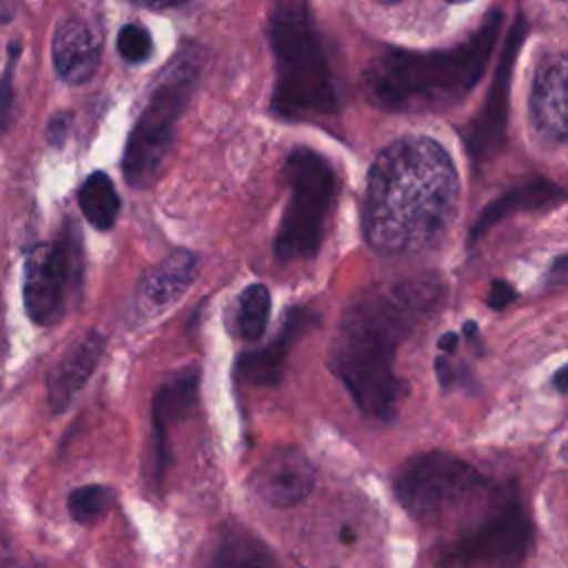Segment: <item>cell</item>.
Instances as JSON below:
<instances>
[{
  "label": "cell",
  "mask_w": 568,
  "mask_h": 568,
  "mask_svg": "<svg viewBox=\"0 0 568 568\" xmlns=\"http://www.w3.org/2000/svg\"><path fill=\"white\" fill-rule=\"evenodd\" d=\"M457 197V171L444 146L426 135L399 138L368 169L364 237L384 255L430 248L446 233Z\"/></svg>",
  "instance_id": "obj_1"
},
{
  "label": "cell",
  "mask_w": 568,
  "mask_h": 568,
  "mask_svg": "<svg viewBox=\"0 0 568 568\" xmlns=\"http://www.w3.org/2000/svg\"><path fill=\"white\" fill-rule=\"evenodd\" d=\"M437 277L402 280L359 295L344 313L331 344V368L357 404L377 422H390L406 393L395 355L408 333L439 304Z\"/></svg>",
  "instance_id": "obj_2"
},
{
  "label": "cell",
  "mask_w": 568,
  "mask_h": 568,
  "mask_svg": "<svg viewBox=\"0 0 568 568\" xmlns=\"http://www.w3.org/2000/svg\"><path fill=\"white\" fill-rule=\"evenodd\" d=\"M501 29V11L486 20L459 44L437 51L386 49L362 73L366 100L390 113L444 111L462 100L479 82Z\"/></svg>",
  "instance_id": "obj_3"
},
{
  "label": "cell",
  "mask_w": 568,
  "mask_h": 568,
  "mask_svg": "<svg viewBox=\"0 0 568 568\" xmlns=\"http://www.w3.org/2000/svg\"><path fill=\"white\" fill-rule=\"evenodd\" d=\"M268 42L275 58L271 109L286 120H322L337 111V89L304 0H273Z\"/></svg>",
  "instance_id": "obj_4"
},
{
  "label": "cell",
  "mask_w": 568,
  "mask_h": 568,
  "mask_svg": "<svg viewBox=\"0 0 568 568\" xmlns=\"http://www.w3.org/2000/svg\"><path fill=\"white\" fill-rule=\"evenodd\" d=\"M202 60L197 47H182L153 80L122 158L124 178L133 189H149L162 175L175 142V122L195 91Z\"/></svg>",
  "instance_id": "obj_5"
},
{
  "label": "cell",
  "mask_w": 568,
  "mask_h": 568,
  "mask_svg": "<svg viewBox=\"0 0 568 568\" xmlns=\"http://www.w3.org/2000/svg\"><path fill=\"white\" fill-rule=\"evenodd\" d=\"M393 488L404 510L424 524L464 515L493 493V486L477 468L442 450L408 457L399 466Z\"/></svg>",
  "instance_id": "obj_6"
},
{
  "label": "cell",
  "mask_w": 568,
  "mask_h": 568,
  "mask_svg": "<svg viewBox=\"0 0 568 568\" xmlns=\"http://www.w3.org/2000/svg\"><path fill=\"white\" fill-rule=\"evenodd\" d=\"M284 175L291 197L275 235V255L282 262L308 260L320 248L337 193V175L326 158L306 146H297L286 155Z\"/></svg>",
  "instance_id": "obj_7"
},
{
  "label": "cell",
  "mask_w": 568,
  "mask_h": 568,
  "mask_svg": "<svg viewBox=\"0 0 568 568\" xmlns=\"http://www.w3.org/2000/svg\"><path fill=\"white\" fill-rule=\"evenodd\" d=\"M532 537V524L517 499L493 506L475 526H468L435 550V568H484L519 559Z\"/></svg>",
  "instance_id": "obj_8"
},
{
  "label": "cell",
  "mask_w": 568,
  "mask_h": 568,
  "mask_svg": "<svg viewBox=\"0 0 568 568\" xmlns=\"http://www.w3.org/2000/svg\"><path fill=\"white\" fill-rule=\"evenodd\" d=\"M82 248L73 226L58 240L38 244L24 262V306L40 326L55 324L67 308V297L80 284Z\"/></svg>",
  "instance_id": "obj_9"
},
{
  "label": "cell",
  "mask_w": 568,
  "mask_h": 568,
  "mask_svg": "<svg viewBox=\"0 0 568 568\" xmlns=\"http://www.w3.org/2000/svg\"><path fill=\"white\" fill-rule=\"evenodd\" d=\"M251 490L273 508L302 504L315 486V468L304 450L280 446L262 457L248 477Z\"/></svg>",
  "instance_id": "obj_10"
},
{
  "label": "cell",
  "mask_w": 568,
  "mask_h": 568,
  "mask_svg": "<svg viewBox=\"0 0 568 568\" xmlns=\"http://www.w3.org/2000/svg\"><path fill=\"white\" fill-rule=\"evenodd\" d=\"M568 64L564 53H548L537 64L530 87V122L537 135L550 144H564L568 138Z\"/></svg>",
  "instance_id": "obj_11"
},
{
  "label": "cell",
  "mask_w": 568,
  "mask_h": 568,
  "mask_svg": "<svg viewBox=\"0 0 568 568\" xmlns=\"http://www.w3.org/2000/svg\"><path fill=\"white\" fill-rule=\"evenodd\" d=\"M197 386H200V368L197 366H186L171 375L155 393L153 397V453H155V484L162 486L166 468H169V428L184 419L191 408L195 406L197 397Z\"/></svg>",
  "instance_id": "obj_12"
},
{
  "label": "cell",
  "mask_w": 568,
  "mask_h": 568,
  "mask_svg": "<svg viewBox=\"0 0 568 568\" xmlns=\"http://www.w3.org/2000/svg\"><path fill=\"white\" fill-rule=\"evenodd\" d=\"M315 324H317V315L311 308H304V306L288 308L280 333L273 337L268 346L240 355L235 366L237 377L253 386H277L284 373V362L291 344Z\"/></svg>",
  "instance_id": "obj_13"
},
{
  "label": "cell",
  "mask_w": 568,
  "mask_h": 568,
  "mask_svg": "<svg viewBox=\"0 0 568 568\" xmlns=\"http://www.w3.org/2000/svg\"><path fill=\"white\" fill-rule=\"evenodd\" d=\"M197 273V255L191 251H175L164 257L158 266H153L135 297V311L142 320L155 317L164 313L171 304H175L193 284Z\"/></svg>",
  "instance_id": "obj_14"
},
{
  "label": "cell",
  "mask_w": 568,
  "mask_h": 568,
  "mask_svg": "<svg viewBox=\"0 0 568 568\" xmlns=\"http://www.w3.org/2000/svg\"><path fill=\"white\" fill-rule=\"evenodd\" d=\"M104 335L95 328L82 333L51 366L47 377L49 402L55 413L64 410L78 390L87 384L104 353Z\"/></svg>",
  "instance_id": "obj_15"
},
{
  "label": "cell",
  "mask_w": 568,
  "mask_h": 568,
  "mask_svg": "<svg viewBox=\"0 0 568 568\" xmlns=\"http://www.w3.org/2000/svg\"><path fill=\"white\" fill-rule=\"evenodd\" d=\"M53 67L69 84H84L100 64V42L91 27L78 18H64L53 33Z\"/></svg>",
  "instance_id": "obj_16"
},
{
  "label": "cell",
  "mask_w": 568,
  "mask_h": 568,
  "mask_svg": "<svg viewBox=\"0 0 568 568\" xmlns=\"http://www.w3.org/2000/svg\"><path fill=\"white\" fill-rule=\"evenodd\" d=\"M521 42V29H515L506 42L504 49V58H501V67L495 75L493 82V91L486 100V109L481 111V115H477V120L473 122L466 140H468V149L473 153V158L484 160L490 153H495V149L501 142L504 135V122H506V95H508V80H510V64L517 55Z\"/></svg>",
  "instance_id": "obj_17"
},
{
  "label": "cell",
  "mask_w": 568,
  "mask_h": 568,
  "mask_svg": "<svg viewBox=\"0 0 568 568\" xmlns=\"http://www.w3.org/2000/svg\"><path fill=\"white\" fill-rule=\"evenodd\" d=\"M564 202V191L555 182L548 180H532L521 186L510 189L501 197L493 200L475 220L470 229V242L479 240L490 226L501 222L504 217L521 211H539V209H552Z\"/></svg>",
  "instance_id": "obj_18"
},
{
  "label": "cell",
  "mask_w": 568,
  "mask_h": 568,
  "mask_svg": "<svg viewBox=\"0 0 568 568\" xmlns=\"http://www.w3.org/2000/svg\"><path fill=\"white\" fill-rule=\"evenodd\" d=\"M202 568H280L273 550L244 526H226Z\"/></svg>",
  "instance_id": "obj_19"
},
{
  "label": "cell",
  "mask_w": 568,
  "mask_h": 568,
  "mask_svg": "<svg viewBox=\"0 0 568 568\" xmlns=\"http://www.w3.org/2000/svg\"><path fill=\"white\" fill-rule=\"evenodd\" d=\"M78 202L82 215L91 226H95L98 231H106L113 226L120 211V197L106 173H91L80 186Z\"/></svg>",
  "instance_id": "obj_20"
},
{
  "label": "cell",
  "mask_w": 568,
  "mask_h": 568,
  "mask_svg": "<svg viewBox=\"0 0 568 568\" xmlns=\"http://www.w3.org/2000/svg\"><path fill=\"white\" fill-rule=\"evenodd\" d=\"M271 313V293L264 284H248L235 304V333L244 342H255L262 337Z\"/></svg>",
  "instance_id": "obj_21"
},
{
  "label": "cell",
  "mask_w": 568,
  "mask_h": 568,
  "mask_svg": "<svg viewBox=\"0 0 568 568\" xmlns=\"http://www.w3.org/2000/svg\"><path fill=\"white\" fill-rule=\"evenodd\" d=\"M113 504V493L109 486L89 484L80 486L69 495V513L78 524L98 521Z\"/></svg>",
  "instance_id": "obj_22"
},
{
  "label": "cell",
  "mask_w": 568,
  "mask_h": 568,
  "mask_svg": "<svg viewBox=\"0 0 568 568\" xmlns=\"http://www.w3.org/2000/svg\"><path fill=\"white\" fill-rule=\"evenodd\" d=\"M118 51L126 62L138 64V62H144L151 55L153 40H151L149 31L144 27H140L135 22H129L118 33Z\"/></svg>",
  "instance_id": "obj_23"
},
{
  "label": "cell",
  "mask_w": 568,
  "mask_h": 568,
  "mask_svg": "<svg viewBox=\"0 0 568 568\" xmlns=\"http://www.w3.org/2000/svg\"><path fill=\"white\" fill-rule=\"evenodd\" d=\"M515 288L508 284V282H504V280H497V282H493L490 284V293H488V300H486V304L493 308V311H501V308H506L513 300H515Z\"/></svg>",
  "instance_id": "obj_24"
},
{
  "label": "cell",
  "mask_w": 568,
  "mask_h": 568,
  "mask_svg": "<svg viewBox=\"0 0 568 568\" xmlns=\"http://www.w3.org/2000/svg\"><path fill=\"white\" fill-rule=\"evenodd\" d=\"M435 373H437V379H439V384H442V388L444 390H448L450 386H453V382H455V371H453V364L446 359V357H437L435 359Z\"/></svg>",
  "instance_id": "obj_25"
},
{
  "label": "cell",
  "mask_w": 568,
  "mask_h": 568,
  "mask_svg": "<svg viewBox=\"0 0 568 568\" xmlns=\"http://www.w3.org/2000/svg\"><path fill=\"white\" fill-rule=\"evenodd\" d=\"M568 275V264H566V255H559L552 266H550V284H564Z\"/></svg>",
  "instance_id": "obj_26"
},
{
  "label": "cell",
  "mask_w": 568,
  "mask_h": 568,
  "mask_svg": "<svg viewBox=\"0 0 568 568\" xmlns=\"http://www.w3.org/2000/svg\"><path fill=\"white\" fill-rule=\"evenodd\" d=\"M437 344H439V351H442L444 355H453L455 348H457V344H459V335L453 333V331H448V333H444V335L439 337Z\"/></svg>",
  "instance_id": "obj_27"
},
{
  "label": "cell",
  "mask_w": 568,
  "mask_h": 568,
  "mask_svg": "<svg viewBox=\"0 0 568 568\" xmlns=\"http://www.w3.org/2000/svg\"><path fill=\"white\" fill-rule=\"evenodd\" d=\"M142 2L144 7H151V9H166V7H173V4H180L184 0H138Z\"/></svg>",
  "instance_id": "obj_28"
},
{
  "label": "cell",
  "mask_w": 568,
  "mask_h": 568,
  "mask_svg": "<svg viewBox=\"0 0 568 568\" xmlns=\"http://www.w3.org/2000/svg\"><path fill=\"white\" fill-rule=\"evenodd\" d=\"M566 366H561V368H557V373H555V377H552V384H555V388L564 395L566 393Z\"/></svg>",
  "instance_id": "obj_29"
},
{
  "label": "cell",
  "mask_w": 568,
  "mask_h": 568,
  "mask_svg": "<svg viewBox=\"0 0 568 568\" xmlns=\"http://www.w3.org/2000/svg\"><path fill=\"white\" fill-rule=\"evenodd\" d=\"M339 539H342V544H346V546H351L353 541H355V530H351L348 526H344L342 530H339Z\"/></svg>",
  "instance_id": "obj_30"
},
{
  "label": "cell",
  "mask_w": 568,
  "mask_h": 568,
  "mask_svg": "<svg viewBox=\"0 0 568 568\" xmlns=\"http://www.w3.org/2000/svg\"><path fill=\"white\" fill-rule=\"evenodd\" d=\"M379 2H384V4H390V2H397V0H379Z\"/></svg>",
  "instance_id": "obj_31"
},
{
  "label": "cell",
  "mask_w": 568,
  "mask_h": 568,
  "mask_svg": "<svg viewBox=\"0 0 568 568\" xmlns=\"http://www.w3.org/2000/svg\"><path fill=\"white\" fill-rule=\"evenodd\" d=\"M448 2H468V0H448Z\"/></svg>",
  "instance_id": "obj_32"
}]
</instances>
